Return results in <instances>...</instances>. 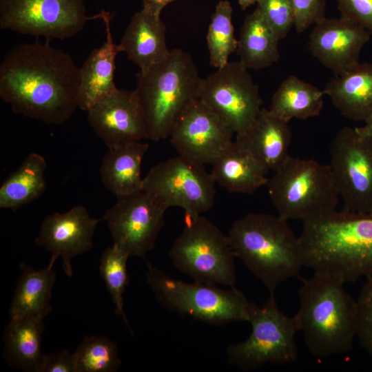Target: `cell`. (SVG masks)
Wrapping results in <instances>:
<instances>
[{
  "instance_id": "7",
  "label": "cell",
  "mask_w": 372,
  "mask_h": 372,
  "mask_svg": "<svg viewBox=\"0 0 372 372\" xmlns=\"http://www.w3.org/2000/svg\"><path fill=\"white\" fill-rule=\"evenodd\" d=\"M146 281L164 307L180 314L214 325L249 320L253 302L235 287L185 282L149 264Z\"/></svg>"
},
{
  "instance_id": "25",
  "label": "cell",
  "mask_w": 372,
  "mask_h": 372,
  "mask_svg": "<svg viewBox=\"0 0 372 372\" xmlns=\"http://www.w3.org/2000/svg\"><path fill=\"white\" fill-rule=\"evenodd\" d=\"M21 275L11 302L10 319L41 318L52 311L50 300L56 280L52 267L34 269L25 263L20 264Z\"/></svg>"
},
{
  "instance_id": "36",
  "label": "cell",
  "mask_w": 372,
  "mask_h": 372,
  "mask_svg": "<svg viewBox=\"0 0 372 372\" xmlns=\"http://www.w3.org/2000/svg\"><path fill=\"white\" fill-rule=\"evenodd\" d=\"M340 17L364 27L372 35V0H337Z\"/></svg>"
},
{
  "instance_id": "29",
  "label": "cell",
  "mask_w": 372,
  "mask_h": 372,
  "mask_svg": "<svg viewBox=\"0 0 372 372\" xmlns=\"http://www.w3.org/2000/svg\"><path fill=\"white\" fill-rule=\"evenodd\" d=\"M47 163L38 153H31L0 187V208L16 211L40 197L46 185Z\"/></svg>"
},
{
  "instance_id": "31",
  "label": "cell",
  "mask_w": 372,
  "mask_h": 372,
  "mask_svg": "<svg viewBox=\"0 0 372 372\" xmlns=\"http://www.w3.org/2000/svg\"><path fill=\"white\" fill-rule=\"evenodd\" d=\"M130 256L121 248L113 244L103 252L99 265V271L106 285L115 305V313L121 316L130 327L129 321L123 309V293L129 285L127 261Z\"/></svg>"
},
{
  "instance_id": "18",
  "label": "cell",
  "mask_w": 372,
  "mask_h": 372,
  "mask_svg": "<svg viewBox=\"0 0 372 372\" xmlns=\"http://www.w3.org/2000/svg\"><path fill=\"white\" fill-rule=\"evenodd\" d=\"M370 33L362 25L343 17L324 18L314 25L309 34L312 55L335 75L359 63Z\"/></svg>"
},
{
  "instance_id": "32",
  "label": "cell",
  "mask_w": 372,
  "mask_h": 372,
  "mask_svg": "<svg viewBox=\"0 0 372 372\" xmlns=\"http://www.w3.org/2000/svg\"><path fill=\"white\" fill-rule=\"evenodd\" d=\"M74 355L76 372H114L121 364L116 345L104 336H85Z\"/></svg>"
},
{
  "instance_id": "12",
  "label": "cell",
  "mask_w": 372,
  "mask_h": 372,
  "mask_svg": "<svg viewBox=\"0 0 372 372\" xmlns=\"http://www.w3.org/2000/svg\"><path fill=\"white\" fill-rule=\"evenodd\" d=\"M87 17L83 0H0V27L17 33L64 40L81 32Z\"/></svg>"
},
{
  "instance_id": "35",
  "label": "cell",
  "mask_w": 372,
  "mask_h": 372,
  "mask_svg": "<svg viewBox=\"0 0 372 372\" xmlns=\"http://www.w3.org/2000/svg\"><path fill=\"white\" fill-rule=\"evenodd\" d=\"M296 30L300 33L325 18L326 0H289Z\"/></svg>"
},
{
  "instance_id": "3",
  "label": "cell",
  "mask_w": 372,
  "mask_h": 372,
  "mask_svg": "<svg viewBox=\"0 0 372 372\" xmlns=\"http://www.w3.org/2000/svg\"><path fill=\"white\" fill-rule=\"evenodd\" d=\"M344 285L331 273L314 271L299 289L300 308L293 318L315 357L342 354L353 348L357 306Z\"/></svg>"
},
{
  "instance_id": "16",
  "label": "cell",
  "mask_w": 372,
  "mask_h": 372,
  "mask_svg": "<svg viewBox=\"0 0 372 372\" xmlns=\"http://www.w3.org/2000/svg\"><path fill=\"white\" fill-rule=\"evenodd\" d=\"M102 218L92 217L87 209L77 205L64 213L55 212L43 220L35 242L49 251L52 267L58 257L63 261V269L68 276H72V259L90 250L92 238Z\"/></svg>"
},
{
  "instance_id": "1",
  "label": "cell",
  "mask_w": 372,
  "mask_h": 372,
  "mask_svg": "<svg viewBox=\"0 0 372 372\" xmlns=\"http://www.w3.org/2000/svg\"><path fill=\"white\" fill-rule=\"evenodd\" d=\"M80 71L49 41L12 47L0 65V97L17 114L61 125L79 107Z\"/></svg>"
},
{
  "instance_id": "22",
  "label": "cell",
  "mask_w": 372,
  "mask_h": 372,
  "mask_svg": "<svg viewBox=\"0 0 372 372\" xmlns=\"http://www.w3.org/2000/svg\"><path fill=\"white\" fill-rule=\"evenodd\" d=\"M323 92L342 115L366 123L372 118V63L359 62L335 75Z\"/></svg>"
},
{
  "instance_id": "5",
  "label": "cell",
  "mask_w": 372,
  "mask_h": 372,
  "mask_svg": "<svg viewBox=\"0 0 372 372\" xmlns=\"http://www.w3.org/2000/svg\"><path fill=\"white\" fill-rule=\"evenodd\" d=\"M134 92L141 107L148 139L157 142L169 136L178 118L196 100L201 78L191 55L170 50L162 61L136 74Z\"/></svg>"
},
{
  "instance_id": "19",
  "label": "cell",
  "mask_w": 372,
  "mask_h": 372,
  "mask_svg": "<svg viewBox=\"0 0 372 372\" xmlns=\"http://www.w3.org/2000/svg\"><path fill=\"white\" fill-rule=\"evenodd\" d=\"M99 19L105 24L106 40L92 51L79 68L78 104L86 112L117 90L114 81L115 59L121 50L113 42L110 12L101 11Z\"/></svg>"
},
{
  "instance_id": "14",
  "label": "cell",
  "mask_w": 372,
  "mask_h": 372,
  "mask_svg": "<svg viewBox=\"0 0 372 372\" xmlns=\"http://www.w3.org/2000/svg\"><path fill=\"white\" fill-rule=\"evenodd\" d=\"M116 197L101 218L107 222L114 245L130 257L144 258L155 246L167 209L145 190Z\"/></svg>"
},
{
  "instance_id": "6",
  "label": "cell",
  "mask_w": 372,
  "mask_h": 372,
  "mask_svg": "<svg viewBox=\"0 0 372 372\" xmlns=\"http://www.w3.org/2000/svg\"><path fill=\"white\" fill-rule=\"evenodd\" d=\"M269 198L278 216L302 222L336 210L339 195L329 165L290 155L268 179Z\"/></svg>"
},
{
  "instance_id": "30",
  "label": "cell",
  "mask_w": 372,
  "mask_h": 372,
  "mask_svg": "<svg viewBox=\"0 0 372 372\" xmlns=\"http://www.w3.org/2000/svg\"><path fill=\"white\" fill-rule=\"evenodd\" d=\"M232 7L227 0L220 1L211 16L207 34L210 65L217 69L226 65L236 52L238 40L232 23Z\"/></svg>"
},
{
  "instance_id": "10",
  "label": "cell",
  "mask_w": 372,
  "mask_h": 372,
  "mask_svg": "<svg viewBox=\"0 0 372 372\" xmlns=\"http://www.w3.org/2000/svg\"><path fill=\"white\" fill-rule=\"evenodd\" d=\"M205 165L179 155L154 165L143 189L167 209L178 207L187 216L201 215L214 205L215 182Z\"/></svg>"
},
{
  "instance_id": "39",
  "label": "cell",
  "mask_w": 372,
  "mask_h": 372,
  "mask_svg": "<svg viewBox=\"0 0 372 372\" xmlns=\"http://www.w3.org/2000/svg\"><path fill=\"white\" fill-rule=\"evenodd\" d=\"M359 133L372 137V118L362 127H355Z\"/></svg>"
},
{
  "instance_id": "17",
  "label": "cell",
  "mask_w": 372,
  "mask_h": 372,
  "mask_svg": "<svg viewBox=\"0 0 372 372\" xmlns=\"http://www.w3.org/2000/svg\"><path fill=\"white\" fill-rule=\"evenodd\" d=\"M88 122L107 148L148 139L134 90L117 89L87 111Z\"/></svg>"
},
{
  "instance_id": "13",
  "label": "cell",
  "mask_w": 372,
  "mask_h": 372,
  "mask_svg": "<svg viewBox=\"0 0 372 372\" xmlns=\"http://www.w3.org/2000/svg\"><path fill=\"white\" fill-rule=\"evenodd\" d=\"M329 154L342 209L372 214V137L343 127L332 139Z\"/></svg>"
},
{
  "instance_id": "9",
  "label": "cell",
  "mask_w": 372,
  "mask_h": 372,
  "mask_svg": "<svg viewBox=\"0 0 372 372\" xmlns=\"http://www.w3.org/2000/svg\"><path fill=\"white\" fill-rule=\"evenodd\" d=\"M248 322L251 327L249 337L227 349L231 365L251 371L265 364H287L297 360L296 322L278 309L274 295L262 306L253 302Z\"/></svg>"
},
{
  "instance_id": "28",
  "label": "cell",
  "mask_w": 372,
  "mask_h": 372,
  "mask_svg": "<svg viewBox=\"0 0 372 372\" xmlns=\"http://www.w3.org/2000/svg\"><path fill=\"white\" fill-rule=\"evenodd\" d=\"M323 90L294 75L288 76L274 92L269 112L289 122L318 116L323 107Z\"/></svg>"
},
{
  "instance_id": "38",
  "label": "cell",
  "mask_w": 372,
  "mask_h": 372,
  "mask_svg": "<svg viewBox=\"0 0 372 372\" xmlns=\"http://www.w3.org/2000/svg\"><path fill=\"white\" fill-rule=\"evenodd\" d=\"M143 8L161 14L163 9L169 3L176 0H141Z\"/></svg>"
},
{
  "instance_id": "2",
  "label": "cell",
  "mask_w": 372,
  "mask_h": 372,
  "mask_svg": "<svg viewBox=\"0 0 372 372\" xmlns=\"http://www.w3.org/2000/svg\"><path fill=\"white\" fill-rule=\"evenodd\" d=\"M302 224L304 266L344 283L372 276V214L335 210Z\"/></svg>"
},
{
  "instance_id": "4",
  "label": "cell",
  "mask_w": 372,
  "mask_h": 372,
  "mask_svg": "<svg viewBox=\"0 0 372 372\" xmlns=\"http://www.w3.org/2000/svg\"><path fill=\"white\" fill-rule=\"evenodd\" d=\"M288 220L265 213H250L234 221L228 238L236 258L273 296L279 285L298 277L304 266L299 238Z\"/></svg>"
},
{
  "instance_id": "15",
  "label": "cell",
  "mask_w": 372,
  "mask_h": 372,
  "mask_svg": "<svg viewBox=\"0 0 372 372\" xmlns=\"http://www.w3.org/2000/svg\"><path fill=\"white\" fill-rule=\"evenodd\" d=\"M234 133L200 99L180 115L169 135L179 155L203 165L211 164L234 141Z\"/></svg>"
},
{
  "instance_id": "37",
  "label": "cell",
  "mask_w": 372,
  "mask_h": 372,
  "mask_svg": "<svg viewBox=\"0 0 372 372\" xmlns=\"http://www.w3.org/2000/svg\"><path fill=\"white\" fill-rule=\"evenodd\" d=\"M40 372H76L74 353L63 350L45 354Z\"/></svg>"
},
{
  "instance_id": "33",
  "label": "cell",
  "mask_w": 372,
  "mask_h": 372,
  "mask_svg": "<svg viewBox=\"0 0 372 372\" xmlns=\"http://www.w3.org/2000/svg\"><path fill=\"white\" fill-rule=\"evenodd\" d=\"M258 10L280 40L294 25V15L289 0H259Z\"/></svg>"
},
{
  "instance_id": "23",
  "label": "cell",
  "mask_w": 372,
  "mask_h": 372,
  "mask_svg": "<svg viewBox=\"0 0 372 372\" xmlns=\"http://www.w3.org/2000/svg\"><path fill=\"white\" fill-rule=\"evenodd\" d=\"M211 165L215 183L230 192L251 194L268 182L266 169L236 140Z\"/></svg>"
},
{
  "instance_id": "21",
  "label": "cell",
  "mask_w": 372,
  "mask_h": 372,
  "mask_svg": "<svg viewBox=\"0 0 372 372\" xmlns=\"http://www.w3.org/2000/svg\"><path fill=\"white\" fill-rule=\"evenodd\" d=\"M287 122L262 108L251 127L236 141L245 147L267 172H275L289 156L291 132Z\"/></svg>"
},
{
  "instance_id": "20",
  "label": "cell",
  "mask_w": 372,
  "mask_h": 372,
  "mask_svg": "<svg viewBox=\"0 0 372 372\" xmlns=\"http://www.w3.org/2000/svg\"><path fill=\"white\" fill-rule=\"evenodd\" d=\"M161 14L142 8L132 17L118 44L121 52L145 72L169 54L166 45L165 24Z\"/></svg>"
},
{
  "instance_id": "11",
  "label": "cell",
  "mask_w": 372,
  "mask_h": 372,
  "mask_svg": "<svg viewBox=\"0 0 372 372\" xmlns=\"http://www.w3.org/2000/svg\"><path fill=\"white\" fill-rule=\"evenodd\" d=\"M200 99L236 136L245 133L262 110L259 87L240 61L228 62L202 79Z\"/></svg>"
},
{
  "instance_id": "40",
  "label": "cell",
  "mask_w": 372,
  "mask_h": 372,
  "mask_svg": "<svg viewBox=\"0 0 372 372\" xmlns=\"http://www.w3.org/2000/svg\"><path fill=\"white\" fill-rule=\"evenodd\" d=\"M259 0H238V4L242 10H246L250 6L258 3Z\"/></svg>"
},
{
  "instance_id": "26",
  "label": "cell",
  "mask_w": 372,
  "mask_h": 372,
  "mask_svg": "<svg viewBox=\"0 0 372 372\" xmlns=\"http://www.w3.org/2000/svg\"><path fill=\"white\" fill-rule=\"evenodd\" d=\"M279 39L256 8L248 14L240 29L236 52L248 70L266 68L276 63Z\"/></svg>"
},
{
  "instance_id": "8",
  "label": "cell",
  "mask_w": 372,
  "mask_h": 372,
  "mask_svg": "<svg viewBox=\"0 0 372 372\" xmlns=\"http://www.w3.org/2000/svg\"><path fill=\"white\" fill-rule=\"evenodd\" d=\"M185 224L169 251L174 266L194 282L235 287L236 256L228 236L202 215H185Z\"/></svg>"
},
{
  "instance_id": "24",
  "label": "cell",
  "mask_w": 372,
  "mask_h": 372,
  "mask_svg": "<svg viewBox=\"0 0 372 372\" xmlns=\"http://www.w3.org/2000/svg\"><path fill=\"white\" fill-rule=\"evenodd\" d=\"M148 149L141 141L108 148L99 170L105 188L116 196L143 190L141 165Z\"/></svg>"
},
{
  "instance_id": "27",
  "label": "cell",
  "mask_w": 372,
  "mask_h": 372,
  "mask_svg": "<svg viewBox=\"0 0 372 372\" xmlns=\"http://www.w3.org/2000/svg\"><path fill=\"white\" fill-rule=\"evenodd\" d=\"M43 318L10 319L4 334L5 352L17 367L40 372L45 354L41 351Z\"/></svg>"
},
{
  "instance_id": "34",
  "label": "cell",
  "mask_w": 372,
  "mask_h": 372,
  "mask_svg": "<svg viewBox=\"0 0 372 372\" xmlns=\"http://www.w3.org/2000/svg\"><path fill=\"white\" fill-rule=\"evenodd\" d=\"M357 333L362 348L372 355V276L366 278L356 300Z\"/></svg>"
}]
</instances>
